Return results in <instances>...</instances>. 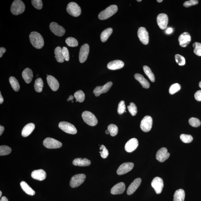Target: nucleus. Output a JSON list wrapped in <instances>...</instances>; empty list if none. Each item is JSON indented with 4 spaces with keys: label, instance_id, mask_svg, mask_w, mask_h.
I'll list each match as a JSON object with an SVG mask.
<instances>
[{
    "label": "nucleus",
    "instance_id": "nucleus-1",
    "mask_svg": "<svg viewBox=\"0 0 201 201\" xmlns=\"http://www.w3.org/2000/svg\"><path fill=\"white\" fill-rule=\"evenodd\" d=\"M29 38L32 46L36 49H40L44 45V40L41 34L37 32L33 31L30 34Z\"/></svg>",
    "mask_w": 201,
    "mask_h": 201
},
{
    "label": "nucleus",
    "instance_id": "nucleus-2",
    "mask_svg": "<svg viewBox=\"0 0 201 201\" xmlns=\"http://www.w3.org/2000/svg\"><path fill=\"white\" fill-rule=\"evenodd\" d=\"M117 11V6L116 5H111L99 14V19L102 20L108 19L116 13Z\"/></svg>",
    "mask_w": 201,
    "mask_h": 201
},
{
    "label": "nucleus",
    "instance_id": "nucleus-3",
    "mask_svg": "<svg viewBox=\"0 0 201 201\" xmlns=\"http://www.w3.org/2000/svg\"><path fill=\"white\" fill-rule=\"evenodd\" d=\"M25 8V5L23 2L20 0H16L12 3L11 11L13 15H17L23 13Z\"/></svg>",
    "mask_w": 201,
    "mask_h": 201
},
{
    "label": "nucleus",
    "instance_id": "nucleus-4",
    "mask_svg": "<svg viewBox=\"0 0 201 201\" xmlns=\"http://www.w3.org/2000/svg\"><path fill=\"white\" fill-rule=\"evenodd\" d=\"M82 116L85 122L89 126H94L98 123L97 118L91 112L84 111L82 114Z\"/></svg>",
    "mask_w": 201,
    "mask_h": 201
},
{
    "label": "nucleus",
    "instance_id": "nucleus-5",
    "mask_svg": "<svg viewBox=\"0 0 201 201\" xmlns=\"http://www.w3.org/2000/svg\"><path fill=\"white\" fill-rule=\"evenodd\" d=\"M67 11L70 15L74 17H78L81 15L80 7L76 3L71 2L69 3L66 8Z\"/></svg>",
    "mask_w": 201,
    "mask_h": 201
},
{
    "label": "nucleus",
    "instance_id": "nucleus-6",
    "mask_svg": "<svg viewBox=\"0 0 201 201\" xmlns=\"http://www.w3.org/2000/svg\"><path fill=\"white\" fill-rule=\"evenodd\" d=\"M59 127L60 129L67 133L75 135L77 133V130L75 126L67 122H61L59 123Z\"/></svg>",
    "mask_w": 201,
    "mask_h": 201
},
{
    "label": "nucleus",
    "instance_id": "nucleus-7",
    "mask_svg": "<svg viewBox=\"0 0 201 201\" xmlns=\"http://www.w3.org/2000/svg\"><path fill=\"white\" fill-rule=\"evenodd\" d=\"M86 176L81 174L75 175L73 176L70 182V185L72 188H76L81 185L85 181Z\"/></svg>",
    "mask_w": 201,
    "mask_h": 201
},
{
    "label": "nucleus",
    "instance_id": "nucleus-8",
    "mask_svg": "<svg viewBox=\"0 0 201 201\" xmlns=\"http://www.w3.org/2000/svg\"><path fill=\"white\" fill-rule=\"evenodd\" d=\"M45 147L48 149H57L61 147L62 144L60 142L52 138L47 137L43 142Z\"/></svg>",
    "mask_w": 201,
    "mask_h": 201
},
{
    "label": "nucleus",
    "instance_id": "nucleus-9",
    "mask_svg": "<svg viewBox=\"0 0 201 201\" xmlns=\"http://www.w3.org/2000/svg\"><path fill=\"white\" fill-rule=\"evenodd\" d=\"M152 118L150 116H146L144 117L141 122V127L142 131L145 132L149 131H151L152 126Z\"/></svg>",
    "mask_w": 201,
    "mask_h": 201
},
{
    "label": "nucleus",
    "instance_id": "nucleus-10",
    "mask_svg": "<svg viewBox=\"0 0 201 201\" xmlns=\"http://www.w3.org/2000/svg\"><path fill=\"white\" fill-rule=\"evenodd\" d=\"M50 28L53 33L59 36H62L65 33L64 28L55 22H52L50 23Z\"/></svg>",
    "mask_w": 201,
    "mask_h": 201
},
{
    "label": "nucleus",
    "instance_id": "nucleus-11",
    "mask_svg": "<svg viewBox=\"0 0 201 201\" xmlns=\"http://www.w3.org/2000/svg\"><path fill=\"white\" fill-rule=\"evenodd\" d=\"M151 186L155 190L156 194H159L162 192L164 187V182L161 178L156 177L151 182Z\"/></svg>",
    "mask_w": 201,
    "mask_h": 201
},
{
    "label": "nucleus",
    "instance_id": "nucleus-12",
    "mask_svg": "<svg viewBox=\"0 0 201 201\" xmlns=\"http://www.w3.org/2000/svg\"><path fill=\"white\" fill-rule=\"evenodd\" d=\"M137 35L142 43L147 45L149 43V33L145 28L141 27L139 28L138 30Z\"/></svg>",
    "mask_w": 201,
    "mask_h": 201
},
{
    "label": "nucleus",
    "instance_id": "nucleus-13",
    "mask_svg": "<svg viewBox=\"0 0 201 201\" xmlns=\"http://www.w3.org/2000/svg\"><path fill=\"white\" fill-rule=\"evenodd\" d=\"M89 47L88 44H85L81 46L79 54V60L81 63L86 61L88 56Z\"/></svg>",
    "mask_w": 201,
    "mask_h": 201
},
{
    "label": "nucleus",
    "instance_id": "nucleus-14",
    "mask_svg": "<svg viewBox=\"0 0 201 201\" xmlns=\"http://www.w3.org/2000/svg\"><path fill=\"white\" fill-rule=\"evenodd\" d=\"M134 165V164L132 162H126L121 164L117 170V174L119 175H122L126 174L132 170Z\"/></svg>",
    "mask_w": 201,
    "mask_h": 201
},
{
    "label": "nucleus",
    "instance_id": "nucleus-15",
    "mask_svg": "<svg viewBox=\"0 0 201 201\" xmlns=\"http://www.w3.org/2000/svg\"><path fill=\"white\" fill-rule=\"evenodd\" d=\"M170 154L165 148H162L158 150L156 154V159L161 162H163L169 158Z\"/></svg>",
    "mask_w": 201,
    "mask_h": 201
},
{
    "label": "nucleus",
    "instance_id": "nucleus-16",
    "mask_svg": "<svg viewBox=\"0 0 201 201\" xmlns=\"http://www.w3.org/2000/svg\"><path fill=\"white\" fill-rule=\"evenodd\" d=\"M113 83L111 82H107L103 86L97 87L95 88L93 92L95 96L98 97L103 93H106L112 86Z\"/></svg>",
    "mask_w": 201,
    "mask_h": 201
},
{
    "label": "nucleus",
    "instance_id": "nucleus-17",
    "mask_svg": "<svg viewBox=\"0 0 201 201\" xmlns=\"http://www.w3.org/2000/svg\"><path fill=\"white\" fill-rule=\"evenodd\" d=\"M157 24L162 30L165 29L167 27L168 22V16L165 14H159L157 17Z\"/></svg>",
    "mask_w": 201,
    "mask_h": 201
},
{
    "label": "nucleus",
    "instance_id": "nucleus-18",
    "mask_svg": "<svg viewBox=\"0 0 201 201\" xmlns=\"http://www.w3.org/2000/svg\"><path fill=\"white\" fill-rule=\"evenodd\" d=\"M191 40V37L190 34L187 32H184L178 38V41L180 45L182 47H185L187 46Z\"/></svg>",
    "mask_w": 201,
    "mask_h": 201
},
{
    "label": "nucleus",
    "instance_id": "nucleus-19",
    "mask_svg": "<svg viewBox=\"0 0 201 201\" xmlns=\"http://www.w3.org/2000/svg\"><path fill=\"white\" fill-rule=\"evenodd\" d=\"M138 141L136 138H132L129 140L126 144L125 149L128 152H131L135 151L138 146Z\"/></svg>",
    "mask_w": 201,
    "mask_h": 201
},
{
    "label": "nucleus",
    "instance_id": "nucleus-20",
    "mask_svg": "<svg viewBox=\"0 0 201 201\" xmlns=\"http://www.w3.org/2000/svg\"><path fill=\"white\" fill-rule=\"evenodd\" d=\"M142 182V180L141 178H137L134 180V181L130 184V185L128 188L127 191V194L130 195L133 194L138 188L139 187Z\"/></svg>",
    "mask_w": 201,
    "mask_h": 201
},
{
    "label": "nucleus",
    "instance_id": "nucleus-21",
    "mask_svg": "<svg viewBox=\"0 0 201 201\" xmlns=\"http://www.w3.org/2000/svg\"><path fill=\"white\" fill-rule=\"evenodd\" d=\"M46 175V172L42 169L34 170L32 172L31 174L32 178L40 181L45 179Z\"/></svg>",
    "mask_w": 201,
    "mask_h": 201
},
{
    "label": "nucleus",
    "instance_id": "nucleus-22",
    "mask_svg": "<svg viewBox=\"0 0 201 201\" xmlns=\"http://www.w3.org/2000/svg\"><path fill=\"white\" fill-rule=\"evenodd\" d=\"M125 184L123 182H119L111 188V193L114 195L121 194L125 192Z\"/></svg>",
    "mask_w": 201,
    "mask_h": 201
},
{
    "label": "nucleus",
    "instance_id": "nucleus-23",
    "mask_svg": "<svg viewBox=\"0 0 201 201\" xmlns=\"http://www.w3.org/2000/svg\"><path fill=\"white\" fill-rule=\"evenodd\" d=\"M47 80L48 85L53 91H56L58 90L59 87V84L58 80L54 77L48 75L47 77Z\"/></svg>",
    "mask_w": 201,
    "mask_h": 201
},
{
    "label": "nucleus",
    "instance_id": "nucleus-24",
    "mask_svg": "<svg viewBox=\"0 0 201 201\" xmlns=\"http://www.w3.org/2000/svg\"><path fill=\"white\" fill-rule=\"evenodd\" d=\"M124 66V63L120 60H115L109 62L107 64V68L109 70H115L121 69Z\"/></svg>",
    "mask_w": 201,
    "mask_h": 201
},
{
    "label": "nucleus",
    "instance_id": "nucleus-25",
    "mask_svg": "<svg viewBox=\"0 0 201 201\" xmlns=\"http://www.w3.org/2000/svg\"><path fill=\"white\" fill-rule=\"evenodd\" d=\"M33 76V72L31 69L29 68L25 69L22 73V78L27 84H29L31 82Z\"/></svg>",
    "mask_w": 201,
    "mask_h": 201
},
{
    "label": "nucleus",
    "instance_id": "nucleus-26",
    "mask_svg": "<svg viewBox=\"0 0 201 201\" xmlns=\"http://www.w3.org/2000/svg\"><path fill=\"white\" fill-rule=\"evenodd\" d=\"M35 126L32 123H28L23 128L22 131V135L24 137H27L31 134L35 129Z\"/></svg>",
    "mask_w": 201,
    "mask_h": 201
},
{
    "label": "nucleus",
    "instance_id": "nucleus-27",
    "mask_svg": "<svg viewBox=\"0 0 201 201\" xmlns=\"http://www.w3.org/2000/svg\"><path fill=\"white\" fill-rule=\"evenodd\" d=\"M73 164L75 166H85L90 165L91 162L90 160L87 159V158L82 159L81 158H78L73 161Z\"/></svg>",
    "mask_w": 201,
    "mask_h": 201
},
{
    "label": "nucleus",
    "instance_id": "nucleus-28",
    "mask_svg": "<svg viewBox=\"0 0 201 201\" xmlns=\"http://www.w3.org/2000/svg\"><path fill=\"white\" fill-rule=\"evenodd\" d=\"M134 76H135L136 80L139 81L143 88L146 89L149 88L150 84L149 82L146 79L144 78L143 76L142 75L136 74Z\"/></svg>",
    "mask_w": 201,
    "mask_h": 201
},
{
    "label": "nucleus",
    "instance_id": "nucleus-29",
    "mask_svg": "<svg viewBox=\"0 0 201 201\" xmlns=\"http://www.w3.org/2000/svg\"><path fill=\"white\" fill-rule=\"evenodd\" d=\"M21 187L26 194L30 196H34L35 194V192L28 185L27 182L22 181L20 183Z\"/></svg>",
    "mask_w": 201,
    "mask_h": 201
},
{
    "label": "nucleus",
    "instance_id": "nucleus-30",
    "mask_svg": "<svg viewBox=\"0 0 201 201\" xmlns=\"http://www.w3.org/2000/svg\"><path fill=\"white\" fill-rule=\"evenodd\" d=\"M185 196L184 191L182 189L176 190L174 195L173 201H184Z\"/></svg>",
    "mask_w": 201,
    "mask_h": 201
},
{
    "label": "nucleus",
    "instance_id": "nucleus-31",
    "mask_svg": "<svg viewBox=\"0 0 201 201\" xmlns=\"http://www.w3.org/2000/svg\"><path fill=\"white\" fill-rule=\"evenodd\" d=\"M54 54L57 61L59 63H63L64 62V59L63 57L62 53V48L60 47H58L54 50Z\"/></svg>",
    "mask_w": 201,
    "mask_h": 201
},
{
    "label": "nucleus",
    "instance_id": "nucleus-32",
    "mask_svg": "<svg viewBox=\"0 0 201 201\" xmlns=\"http://www.w3.org/2000/svg\"><path fill=\"white\" fill-rule=\"evenodd\" d=\"M112 32L113 29L111 28H108L105 30L101 34L100 38L101 41L103 42H106Z\"/></svg>",
    "mask_w": 201,
    "mask_h": 201
},
{
    "label": "nucleus",
    "instance_id": "nucleus-33",
    "mask_svg": "<svg viewBox=\"0 0 201 201\" xmlns=\"http://www.w3.org/2000/svg\"><path fill=\"white\" fill-rule=\"evenodd\" d=\"M9 81L10 84L14 91L17 92L20 89V85L17 79L13 76L9 78Z\"/></svg>",
    "mask_w": 201,
    "mask_h": 201
},
{
    "label": "nucleus",
    "instance_id": "nucleus-34",
    "mask_svg": "<svg viewBox=\"0 0 201 201\" xmlns=\"http://www.w3.org/2000/svg\"><path fill=\"white\" fill-rule=\"evenodd\" d=\"M44 83L41 78H38L36 80L34 87L36 92H42L43 87Z\"/></svg>",
    "mask_w": 201,
    "mask_h": 201
},
{
    "label": "nucleus",
    "instance_id": "nucleus-35",
    "mask_svg": "<svg viewBox=\"0 0 201 201\" xmlns=\"http://www.w3.org/2000/svg\"><path fill=\"white\" fill-rule=\"evenodd\" d=\"M143 69L145 74L149 78V80L152 82H154L155 81V76L152 72L151 69L147 66H144L143 67Z\"/></svg>",
    "mask_w": 201,
    "mask_h": 201
},
{
    "label": "nucleus",
    "instance_id": "nucleus-36",
    "mask_svg": "<svg viewBox=\"0 0 201 201\" xmlns=\"http://www.w3.org/2000/svg\"><path fill=\"white\" fill-rule=\"evenodd\" d=\"M12 149L8 146L2 145L0 147V155L4 156L9 155L11 153Z\"/></svg>",
    "mask_w": 201,
    "mask_h": 201
},
{
    "label": "nucleus",
    "instance_id": "nucleus-37",
    "mask_svg": "<svg viewBox=\"0 0 201 201\" xmlns=\"http://www.w3.org/2000/svg\"><path fill=\"white\" fill-rule=\"evenodd\" d=\"M74 96L78 102L82 103L85 100V95L82 91L79 90L76 91L75 93Z\"/></svg>",
    "mask_w": 201,
    "mask_h": 201
},
{
    "label": "nucleus",
    "instance_id": "nucleus-38",
    "mask_svg": "<svg viewBox=\"0 0 201 201\" xmlns=\"http://www.w3.org/2000/svg\"><path fill=\"white\" fill-rule=\"evenodd\" d=\"M65 42L66 44L71 47H75L78 45V41L75 38L72 37L66 38Z\"/></svg>",
    "mask_w": 201,
    "mask_h": 201
},
{
    "label": "nucleus",
    "instance_id": "nucleus-39",
    "mask_svg": "<svg viewBox=\"0 0 201 201\" xmlns=\"http://www.w3.org/2000/svg\"><path fill=\"white\" fill-rule=\"evenodd\" d=\"M108 130H109V133L112 137H114L116 136L118 132V128L117 126L114 124H111L108 127Z\"/></svg>",
    "mask_w": 201,
    "mask_h": 201
},
{
    "label": "nucleus",
    "instance_id": "nucleus-40",
    "mask_svg": "<svg viewBox=\"0 0 201 201\" xmlns=\"http://www.w3.org/2000/svg\"><path fill=\"white\" fill-rule=\"evenodd\" d=\"M180 139L184 143H188L191 142L193 140V137L191 135L181 134L180 137Z\"/></svg>",
    "mask_w": 201,
    "mask_h": 201
},
{
    "label": "nucleus",
    "instance_id": "nucleus-41",
    "mask_svg": "<svg viewBox=\"0 0 201 201\" xmlns=\"http://www.w3.org/2000/svg\"><path fill=\"white\" fill-rule=\"evenodd\" d=\"M189 123L194 127H197L200 126L201 125V122L199 120L196 118L192 117L189 120Z\"/></svg>",
    "mask_w": 201,
    "mask_h": 201
},
{
    "label": "nucleus",
    "instance_id": "nucleus-42",
    "mask_svg": "<svg viewBox=\"0 0 201 201\" xmlns=\"http://www.w3.org/2000/svg\"><path fill=\"white\" fill-rule=\"evenodd\" d=\"M129 113L132 116H135L137 114V108L136 105L133 103H130V105L127 107Z\"/></svg>",
    "mask_w": 201,
    "mask_h": 201
},
{
    "label": "nucleus",
    "instance_id": "nucleus-43",
    "mask_svg": "<svg viewBox=\"0 0 201 201\" xmlns=\"http://www.w3.org/2000/svg\"><path fill=\"white\" fill-rule=\"evenodd\" d=\"M194 52L197 56H201V43L196 42L193 44Z\"/></svg>",
    "mask_w": 201,
    "mask_h": 201
},
{
    "label": "nucleus",
    "instance_id": "nucleus-44",
    "mask_svg": "<svg viewBox=\"0 0 201 201\" xmlns=\"http://www.w3.org/2000/svg\"><path fill=\"white\" fill-rule=\"evenodd\" d=\"M181 89V86L178 83L172 85L169 89V93L170 94H174L175 93L178 92Z\"/></svg>",
    "mask_w": 201,
    "mask_h": 201
},
{
    "label": "nucleus",
    "instance_id": "nucleus-45",
    "mask_svg": "<svg viewBox=\"0 0 201 201\" xmlns=\"http://www.w3.org/2000/svg\"><path fill=\"white\" fill-rule=\"evenodd\" d=\"M175 59L176 62L180 66H184L186 64L185 59L183 56L180 54L176 55Z\"/></svg>",
    "mask_w": 201,
    "mask_h": 201
},
{
    "label": "nucleus",
    "instance_id": "nucleus-46",
    "mask_svg": "<svg viewBox=\"0 0 201 201\" xmlns=\"http://www.w3.org/2000/svg\"><path fill=\"white\" fill-rule=\"evenodd\" d=\"M126 110V105L125 101H121L119 103L118 108V113L119 114H122L125 112Z\"/></svg>",
    "mask_w": 201,
    "mask_h": 201
},
{
    "label": "nucleus",
    "instance_id": "nucleus-47",
    "mask_svg": "<svg viewBox=\"0 0 201 201\" xmlns=\"http://www.w3.org/2000/svg\"><path fill=\"white\" fill-rule=\"evenodd\" d=\"M100 150L101 151L99 152L100 154L101 157L103 158H106L109 155L108 150L103 145H102L100 148Z\"/></svg>",
    "mask_w": 201,
    "mask_h": 201
},
{
    "label": "nucleus",
    "instance_id": "nucleus-48",
    "mask_svg": "<svg viewBox=\"0 0 201 201\" xmlns=\"http://www.w3.org/2000/svg\"><path fill=\"white\" fill-rule=\"evenodd\" d=\"M31 3L34 7L36 9L40 10L42 8L43 5L41 0H32Z\"/></svg>",
    "mask_w": 201,
    "mask_h": 201
},
{
    "label": "nucleus",
    "instance_id": "nucleus-49",
    "mask_svg": "<svg viewBox=\"0 0 201 201\" xmlns=\"http://www.w3.org/2000/svg\"><path fill=\"white\" fill-rule=\"evenodd\" d=\"M62 53L63 57L64 60L66 61H68L70 60V54L68 48L65 47H64L62 48Z\"/></svg>",
    "mask_w": 201,
    "mask_h": 201
},
{
    "label": "nucleus",
    "instance_id": "nucleus-50",
    "mask_svg": "<svg viewBox=\"0 0 201 201\" xmlns=\"http://www.w3.org/2000/svg\"><path fill=\"white\" fill-rule=\"evenodd\" d=\"M198 1L197 0H190V1L185 2L183 5L185 7H189L192 6L196 5L198 4Z\"/></svg>",
    "mask_w": 201,
    "mask_h": 201
},
{
    "label": "nucleus",
    "instance_id": "nucleus-51",
    "mask_svg": "<svg viewBox=\"0 0 201 201\" xmlns=\"http://www.w3.org/2000/svg\"><path fill=\"white\" fill-rule=\"evenodd\" d=\"M195 98L197 101H201V90H199L194 94Z\"/></svg>",
    "mask_w": 201,
    "mask_h": 201
},
{
    "label": "nucleus",
    "instance_id": "nucleus-52",
    "mask_svg": "<svg viewBox=\"0 0 201 201\" xmlns=\"http://www.w3.org/2000/svg\"><path fill=\"white\" fill-rule=\"evenodd\" d=\"M6 51V48L4 47H1L0 48V58H1L3 55Z\"/></svg>",
    "mask_w": 201,
    "mask_h": 201
},
{
    "label": "nucleus",
    "instance_id": "nucleus-53",
    "mask_svg": "<svg viewBox=\"0 0 201 201\" xmlns=\"http://www.w3.org/2000/svg\"><path fill=\"white\" fill-rule=\"evenodd\" d=\"M172 32H173V29L171 28H168L167 30H166V33L167 34H171Z\"/></svg>",
    "mask_w": 201,
    "mask_h": 201
},
{
    "label": "nucleus",
    "instance_id": "nucleus-54",
    "mask_svg": "<svg viewBox=\"0 0 201 201\" xmlns=\"http://www.w3.org/2000/svg\"><path fill=\"white\" fill-rule=\"evenodd\" d=\"M4 131V127L1 125L0 126V135H2Z\"/></svg>",
    "mask_w": 201,
    "mask_h": 201
},
{
    "label": "nucleus",
    "instance_id": "nucleus-55",
    "mask_svg": "<svg viewBox=\"0 0 201 201\" xmlns=\"http://www.w3.org/2000/svg\"><path fill=\"white\" fill-rule=\"evenodd\" d=\"M3 96H2L1 92H0V104H2L3 102Z\"/></svg>",
    "mask_w": 201,
    "mask_h": 201
},
{
    "label": "nucleus",
    "instance_id": "nucleus-56",
    "mask_svg": "<svg viewBox=\"0 0 201 201\" xmlns=\"http://www.w3.org/2000/svg\"><path fill=\"white\" fill-rule=\"evenodd\" d=\"M0 201H8V198H6L5 196H3L2 197Z\"/></svg>",
    "mask_w": 201,
    "mask_h": 201
},
{
    "label": "nucleus",
    "instance_id": "nucleus-57",
    "mask_svg": "<svg viewBox=\"0 0 201 201\" xmlns=\"http://www.w3.org/2000/svg\"><path fill=\"white\" fill-rule=\"evenodd\" d=\"M74 96H72V95H70V97H69V98L68 99H67V101H72V100H73V99H74Z\"/></svg>",
    "mask_w": 201,
    "mask_h": 201
},
{
    "label": "nucleus",
    "instance_id": "nucleus-58",
    "mask_svg": "<svg viewBox=\"0 0 201 201\" xmlns=\"http://www.w3.org/2000/svg\"><path fill=\"white\" fill-rule=\"evenodd\" d=\"M105 133L107 134H109V132L108 130H106V131H105Z\"/></svg>",
    "mask_w": 201,
    "mask_h": 201
},
{
    "label": "nucleus",
    "instance_id": "nucleus-59",
    "mask_svg": "<svg viewBox=\"0 0 201 201\" xmlns=\"http://www.w3.org/2000/svg\"><path fill=\"white\" fill-rule=\"evenodd\" d=\"M157 1L158 2V3H161V2H162V1H162V0H161V1H159V0H158V1Z\"/></svg>",
    "mask_w": 201,
    "mask_h": 201
},
{
    "label": "nucleus",
    "instance_id": "nucleus-60",
    "mask_svg": "<svg viewBox=\"0 0 201 201\" xmlns=\"http://www.w3.org/2000/svg\"><path fill=\"white\" fill-rule=\"evenodd\" d=\"M199 87L201 88V81H200V82L199 83Z\"/></svg>",
    "mask_w": 201,
    "mask_h": 201
},
{
    "label": "nucleus",
    "instance_id": "nucleus-61",
    "mask_svg": "<svg viewBox=\"0 0 201 201\" xmlns=\"http://www.w3.org/2000/svg\"><path fill=\"white\" fill-rule=\"evenodd\" d=\"M2 195V192L1 191H0V197H1Z\"/></svg>",
    "mask_w": 201,
    "mask_h": 201
},
{
    "label": "nucleus",
    "instance_id": "nucleus-62",
    "mask_svg": "<svg viewBox=\"0 0 201 201\" xmlns=\"http://www.w3.org/2000/svg\"><path fill=\"white\" fill-rule=\"evenodd\" d=\"M137 2H140L142 1L141 0H140V1H139V0H137Z\"/></svg>",
    "mask_w": 201,
    "mask_h": 201
},
{
    "label": "nucleus",
    "instance_id": "nucleus-63",
    "mask_svg": "<svg viewBox=\"0 0 201 201\" xmlns=\"http://www.w3.org/2000/svg\"><path fill=\"white\" fill-rule=\"evenodd\" d=\"M72 103H73V102H74V101H72Z\"/></svg>",
    "mask_w": 201,
    "mask_h": 201
}]
</instances>
